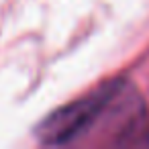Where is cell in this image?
Here are the masks:
<instances>
[{
  "mask_svg": "<svg viewBox=\"0 0 149 149\" xmlns=\"http://www.w3.org/2000/svg\"><path fill=\"white\" fill-rule=\"evenodd\" d=\"M137 104L139 98H135L127 82L110 80L90 94L51 112L39 125L37 135L45 145H68L102 123L133 125L135 116H139Z\"/></svg>",
  "mask_w": 149,
  "mask_h": 149,
  "instance_id": "6da1fadb",
  "label": "cell"
},
{
  "mask_svg": "<svg viewBox=\"0 0 149 149\" xmlns=\"http://www.w3.org/2000/svg\"><path fill=\"white\" fill-rule=\"evenodd\" d=\"M141 143H145V145H149V129L143 133V139H141Z\"/></svg>",
  "mask_w": 149,
  "mask_h": 149,
  "instance_id": "7a4b0ae2",
  "label": "cell"
}]
</instances>
